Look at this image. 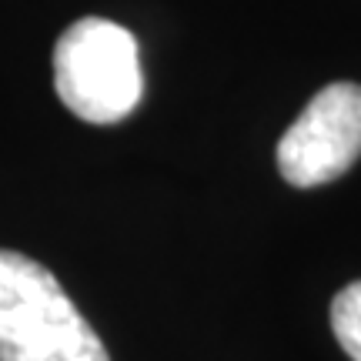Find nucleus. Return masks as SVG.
Instances as JSON below:
<instances>
[{
	"mask_svg": "<svg viewBox=\"0 0 361 361\" xmlns=\"http://www.w3.org/2000/svg\"><path fill=\"white\" fill-rule=\"evenodd\" d=\"M0 361H111L40 261L0 247Z\"/></svg>",
	"mask_w": 361,
	"mask_h": 361,
	"instance_id": "1",
	"label": "nucleus"
},
{
	"mask_svg": "<svg viewBox=\"0 0 361 361\" xmlns=\"http://www.w3.org/2000/svg\"><path fill=\"white\" fill-rule=\"evenodd\" d=\"M54 87L71 114L87 124H117L141 104L137 40L114 20L84 17L54 47Z\"/></svg>",
	"mask_w": 361,
	"mask_h": 361,
	"instance_id": "2",
	"label": "nucleus"
},
{
	"mask_svg": "<svg viewBox=\"0 0 361 361\" xmlns=\"http://www.w3.org/2000/svg\"><path fill=\"white\" fill-rule=\"evenodd\" d=\"M361 157V87L328 84L308 101L278 144V171L295 188L341 178Z\"/></svg>",
	"mask_w": 361,
	"mask_h": 361,
	"instance_id": "3",
	"label": "nucleus"
},
{
	"mask_svg": "<svg viewBox=\"0 0 361 361\" xmlns=\"http://www.w3.org/2000/svg\"><path fill=\"white\" fill-rule=\"evenodd\" d=\"M331 328L351 361H361V281L341 288L331 301Z\"/></svg>",
	"mask_w": 361,
	"mask_h": 361,
	"instance_id": "4",
	"label": "nucleus"
}]
</instances>
